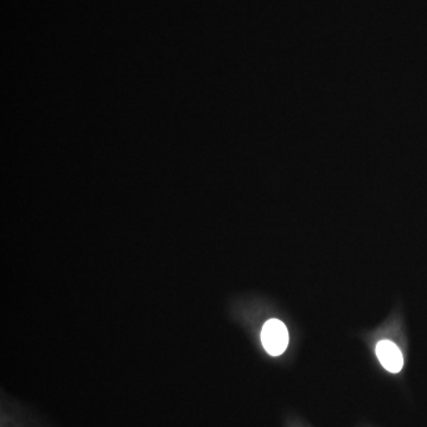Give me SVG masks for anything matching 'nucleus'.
<instances>
[{
  "label": "nucleus",
  "instance_id": "1",
  "mask_svg": "<svg viewBox=\"0 0 427 427\" xmlns=\"http://www.w3.org/2000/svg\"><path fill=\"white\" fill-rule=\"evenodd\" d=\"M261 340L269 355L279 356L288 345V331L286 325L279 319H269L262 326Z\"/></svg>",
  "mask_w": 427,
  "mask_h": 427
},
{
  "label": "nucleus",
  "instance_id": "2",
  "mask_svg": "<svg viewBox=\"0 0 427 427\" xmlns=\"http://www.w3.org/2000/svg\"><path fill=\"white\" fill-rule=\"evenodd\" d=\"M376 355L385 371L399 373L404 366V357L400 349L390 340H381L376 345Z\"/></svg>",
  "mask_w": 427,
  "mask_h": 427
},
{
  "label": "nucleus",
  "instance_id": "3",
  "mask_svg": "<svg viewBox=\"0 0 427 427\" xmlns=\"http://www.w3.org/2000/svg\"><path fill=\"white\" fill-rule=\"evenodd\" d=\"M18 409H12V416L6 409H3V419H1V427H39L36 425L34 419H29L25 416V412H20L18 416Z\"/></svg>",
  "mask_w": 427,
  "mask_h": 427
}]
</instances>
